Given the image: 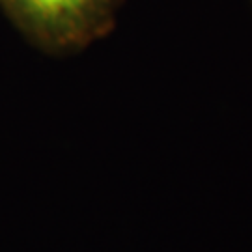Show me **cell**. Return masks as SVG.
<instances>
[{
	"mask_svg": "<svg viewBox=\"0 0 252 252\" xmlns=\"http://www.w3.org/2000/svg\"><path fill=\"white\" fill-rule=\"evenodd\" d=\"M126 0H0V9L32 45L71 54L103 39Z\"/></svg>",
	"mask_w": 252,
	"mask_h": 252,
	"instance_id": "6da1fadb",
	"label": "cell"
}]
</instances>
